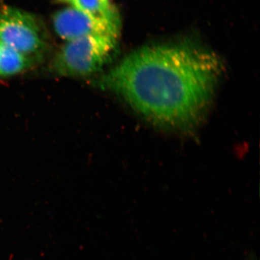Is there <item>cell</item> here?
Here are the masks:
<instances>
[{"label": "cell", "mask_w": 260, "mask_h": 260, "mask_svg": "<svg viewBox=\"0 0 260 260\" xmlns=\"http://www.w3.org/2000/svg\"><path fill=\"white\" fill-rule=\"evenodd\" d=\"M0 40L34 60L46 46L37 18L13 8L0 10Z\"/></svg>", "instance_id": "obj_3"}, {"label": "cell", "mask_w": 260, "mask_h": 260, "mask_svg": "<svg viewBox=\"0 0 260 260\" xmlns=\"http://www.w3.org/2000/svg\"><path fill=\"white\" fill-rule=\"evenodd\" d=\"M213 53L186 45L147 47L135 51L99 80L156 124L182 127L208 109L221 73Z\"/></svg>", "instance_id": "obj_1"}, {"label": "cell", "mask_w": 260, "mask_h": 260, "mask_svg": "<svg viewBox=\"0 0 260 260\" xmlns=\"http://www.w3.org/2000/svg\"><path fill=\"white\" fill-rule=\"evenodd\" d=\"M34 60L0 40V78L21 74L28 70Z\"/></svg>", "instance_id": "obj_5"}, {"label": "cell", "mask_w": 260, "mask_h": 260, "mask_svg": "<svg viewBox=\"0 0 260 260\" xmlns=\"http://www.w3.org/2000/svg\"><path fill=\"white\" fill-rule=\"evenodd\" d=\"M71 8L89 14L106 18H119L112 0H61Z\"/></svg>", "instance_id": "obj_6"}, {"label": "cell", "mask_w": 260, "mask_h": 260, "mask_svg": "<svg viewBox=\"0 0 260 260\" xmlns=\"http://www.w3.org/2000/svg\"><path fill=\"white\" fill-rule=\"evenodd\" d=\"M52 20L54 31L64 42L88 36L119 35V18L97 16L71 7L56 12Z\"/></svg>", "instance_id": "obj_4"}, {"label": "cell", "mask_w": 260, "mask_h": 260, "mask_svg": "<svg viewBox=\"0 0 260 260\" xmlns=\"http://www.w3.org/2000/svg\"><path fill=\"white\" fill-rule=\"evenodd\" d=\"M117 37L88 36L65 42L53 61L52 69L59 76L85 78L104 68L115 50Z\"/></svg>", "instance_id": "obj_2"}]
</instances>
